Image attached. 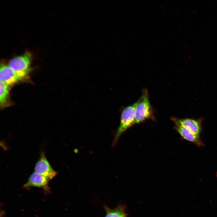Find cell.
Wrapping results in <instances>:
<instances>
[{"label": "cell", "mask_w": 217, "mask_h": 217, "mask_svg": "<svg viewBox=\"0 0 217 217\" xmlns=\"http://www.w3.org/2000/svg\"><path fill=\"white\" fill-rule=\"evenodd\" d=\"M34 172L43 176L49 181L55 177L57 173L51 166L43 152L41 153L35 165Z\"/></svg>", "instance_id": "obj_5"}, {"label": "cell", "mask_w": 217, "mask_h": 217, "mask_svg": "<svg viewBox=\"0 0 217 217\" xmlns=\"http://www.w3.org/2000/svg\"><path fill=\"white\" fill-rule=\"evenodd\" d=\"M180 123L195 135L200 137L202 131V122L203 118H178Z\"/></svg>", "instance_id": "obj_7"}, {"label": "cell", "mask_w": 217, "mask_h": 217, "mask_svg": "<svg viewBox=\"0 0 217 217\" xmlns=\"http://www.w3.org/2000/svg\"><path fill=\"white\" fill-rule=\"evenodd\" d=\"M136 103L135 124L148 119L154 118L148 93L146 89L143 90L142 94Z\"/></svg>", "instance_id": "obj_1"}, {"label": "cell", "mask_w": 217, "mask_h": 217, "mask_svg": "<svg viewBox=\"0 0 217 217\" xmlns=\"http://www.w3.org/2000/svg\"><path fill=\"white\" fill-rule=\"evenodd\" d=\"M136 102L125 107L122 110L121 116L119 126L115 135L113 145L115 146L121 135L128 128L135 124Z\"/></svg>", "instance_id": "obj_2"}, {"label": "cell", "mask_w": 217, "mask_h": 217, "mask_svg": "<svg viewBox=\"0 0 217 217\" xmlns=\"http://www.w3.org/2000/svg\"><path fill=\"white\" fill-rule=\"evenodd\" d=\"M171 119L174 123V128L183 139L193 143L198 147L204 146L200 137L195 135L182 125L179 122L178 118L173 117Z\"/></svg>", "instance_id": "obj_6"}, {"label": "cell", "mask_w": 217, "mask_h": 217, "mask_svg": "<svg viewBox=\"0 0 217 217\" xmlns=\"http://www.w3.org/2000/svg\"><path fill=\"white\" fill-rule=\"evenodd\" d=\"M27 75L20 73L13 70L9 65L2 62L1 63L0 80L8 86L19 81L24 80Z\"/></svg>", "instance_id": "obj_4"}, {"label": "cell", "mask_w": 217, "mask_h": 217, "mask_svg": "<svg viewBox=\"0 0 217 217\" xmlns=\"http://www.w3.org/2000/svg\"><path fill=\"white\" fill-rule=\"evenodd\" d=\"M106 215L105 217H126L122 207H119L113 209L107 208Z\"/></svg>", "instance_id": "obj_10"}, {"label": "cell", "mask_w": 217, "mask_h": 217, "mask_svg": "<svg viewBox=\"0 0 217 217\" xmlns=\"http://www.w3.org/2000/svg\"><path fill=\"white\" fill-rule=\"evenodd\" d=\"M49 180L46 177L35 172L31 174L24 186L25 187H38L43 188L46 191L49 189L48 186Z\"/></svg>", "instance_id": "obj_8"}, {"label": "cell", "mask_w": 217, "mask_h": 217, "mask_svg": "<svg viewBox=\"0 0 217 217\" xmlns=\"http://www.w3.org/2000/svg\"><path fill=\"white\" fill-rule=\"evenodd\" d=\"M0 102L2 107L8 106L9 102V86L0 81Z\"/></svg>", "instance_id": "obj_9"}, {"label": "cell", "mask_w": 217, "mask_h": 217, "mask_svg": "<svg viewBox=\"0 0 217 217\" xmlns=\"http://www.w3.org/2000/svg\"><path fill=\"white\" fill-rule=\"evenodd\" d=\"M31 58V53L27 51L22 55L11 59L9 62L8 65L15 71L28 75L30 71Z\"/></svg>", "instance_id": "obj_3"}]
</instances>
